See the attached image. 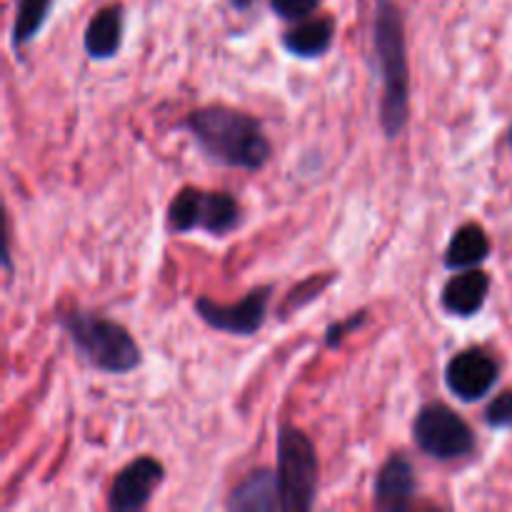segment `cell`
I'll return each mask as SVG.
<instances>
[{
    "label": "cell",
    "instance_id": "6da1fadb",
    "mask_svg": "<svg viewBox=\"0 0 512 512\" xmlns=\"http://www.w3.org/2000/svg\"><path fill=\"white\" fill-rule=\"evenodd\" d=\"M185 128L213 163L235 170H260L268 165L270 140L263 123L245 110L225 105H205L193 110Z\"/></svg>",
    "mask_w": 512,
    "mask_h": 512
},
{
    "label": "cell",
    "instance_id": "7a4b0ae2",
    "mask_svg": "<svg viewBox=\"0 0 512 512\" xmlns=\"http://www.w3.org/2000/svg\"><path fill=\"white\" fill-rule=\"evenodd\" d=\"M373 48L383 80L380 125L385 138L395 140L410 118V65L405 45V20L395 0H375Z\"/></svg>",
    "mask_w": 512,
    "mask_h": 512
},
{
    "label": "cell",
    "instance_id": "3957f363",
    "mask_svg": "<svg viewBox=\"0 0 512 512\" xmlns=\"http://www.w3.org/2000/svg\"><path fill=\"white\" fill-rule=\"evenodd\" d=\"M60 325L68 333L75 353L108 375H125L143 363L140 345L128 328L90 310H70L60 315Z\"/></svg>",
    "mask_w": 512,
    "mask_h": 512
},
{
    "label": "cell",
    "instance_id": "277c9868",
    "mask_svg": "<svg viewBox=\"0 0 512 512\" xmlns=\"http://www.w3.org/2000/svg\"><path fill=\"white\" fill-rule=\"evenodd\" d=\"M278 478L283 488V510L305 512L318 498L320 465L315 445L303 430L283 425L278 433Z\"/></svg>",
    "mask_w": 512,
    "mask_h": 512
},
{
    "label": "cell",
    "instance_id": "5b68a950",
    "mask_svg": "<svg viewBox=\"0 0 512 512\" xmlns=\"http://www.w3.org/2000/svg\"><path fill=\"white\" fill-rule=\"evenodd\" d=\"M238 200L230 193H210V190L183 188L168 208V228L173 233H190L205 230L208 235L223 238L240 225Z\"/></svg>",
    "mask_w": 512,
    "mask_h": 512
},
{
    "label": "cell",
    "instance_id": "8992f818",
    "mask_svg": "<svg viewBox=\"0 0 512 512\" xmlns=\"http://www.w3.org/2000/svg\"><path fill=\"white\" fill-rule=\"evenodd\" d=\"M413 440L428 458L450 463L475 453L473 428L445 403H428L413 420Z\"/></svg>",
    "mask_w": 512,
    "mask_h": 512
},
{
    "label": "cell",
    "instance_id": "52a82bcc",
    "mask_svg": "<svg viewBox=\"0 0 512 512\" xmlns=\"http://www.w3.org/2000/svg\"><path fill=\"white\" fill-rule=\"evenodd\" d=\"M270 298H273V285H263V288L250 290L240 303L230 305L218 303V300L203 295V298L195 300V313H198L200 320H203L205 325H210L213 330L250 338V335H255L265 325Z\"/></svg>",
    "mask_w": 512,
    "mask_h": 512
},
{
    "label": "cell",
    "instance_id": "ba28073f",
    "mask_svg": "<svg viewBox=\"0 0 512 512\" xmlns=\"http://www.w3.org/2000/svg\"><path fill=\"white\" fill-rule=\"evenodd\" d=\"M500 365L490 353L468 348L455 355L445 368V385L460 403H478L498 385Z\"/></svg>",
    "mask_w": 512,
    "mask_h": 512
},
{
    "label": "cell",
    "instance_id": "9c48e42d",
    "mask_svg": "<svg viewBox=\"0 0 512 512\" xmlns=\"http://www.w3.org/2000/svg\"><path fill=\"white\" fill-rule=\"evenodd\" d=\"M165 480L163 463L155 458H138L118 470L108 493V508L113 512H138L148 508L158 485Z\"/></svg>",
    "mask_w": 512,
    "mask_h": 512
},
{
    "label": "cell",
    "instance_id": "30bf717a",
    "mask_svg": "<svg viewBox=\"0 0 512 512\" xmlns=\"http://www.w3.org/2000/svg\"><path fill=\"white\" fill-rule=\"evenodd\" d=\"M418 493V478L408 455L393 453L375 475L373 498L375 508L385 512H403L413 505Z\"/></svg>",
    "mask_w": 512,
    "mask_h": 512
},
{
    "label": "cell",
    "instance_id": "8fae6325",
    "mask_svg": "<svg viewBox=\"0 0 512 512\" xmlns=\"http://www.w3.org/2000/svg\"><path fill=\"white\" fill-rule=\"evenodd\" d=\"M490 293V275L483 273L480 268L460 270L453 278L445 283L443 293H440V303H443L445 313L455 315V318H473L488 303Z\"/></svg>",
    "mask_w": 512,
    "mask_h": 512
},
{
    "label": "cell",
    "instance_id": "7c38bea8",
    "mask_svg": "<svg viewBox=\"0 0 512 512\" xmlns=\"http://www.w3.org/2000/svg\"><path fill=\"white\" fill-rule=\"evenodd\" d=\"M225 508L233 512H275L283 510V488L278 470H253L235 485Z\"/></svg>",
    "mask_w": 512,
    "mask_h": 512
},
{
    "label": "cell",
    "instance_id": "4fadbf2b",
    "mask_svg": "<svg viewBox=\"0 0 512 512\" xmlns=\"http://www.w3.org/2000/svg\"><path fill=\"white\" fill-rule=\"evenodd\" d=\"M125 10L123 5H105L90 18L83 35V48L90 60H113L123 45Z\"/></svg>",
    "mask_w": 512,
    "mask_h": 512
},
{
    "label": "cell",
    "instance_id": "5bb4252c",
    "mask_svg": "<svg viewBox=\"0 0 512 512\" xmlns=\"http://www.w3.org/2000/svg\"><path fill=\"white\" fill-rule=\"evenodd\" d=\"M335 40V20L330 15L305 18L283 33V48L303 60H315L330 50Z\"/></svg>",
    "mask_w": 512,
    "mask_h": 512
},
{
    "label": "cell",
    "instance_id": "9a60e30c",
    "mask_svg": "<svg viewBox=\"0 0 512 512\" xmlns=\"http://www.w3.org/2000/svg\"><path fill=\"white\" fill-rule=\"evenodd\" d=\"M490 258V238L478 223H465L450 238L448 250H445L443 265L448 270H470L480 268Z\"/></svg>",
    "mask_w": 512,
    "mask_h": 512
},
{
    "label": "cell",
    "instance_id": "2e32d148",
    "mask_svg": "<svg viewBox=\"0 0 512 512\" xmlns=\"http://www.w3.org/2000/svg\"><path fill=\"white\" fill-rule=\"evenodd\" d=\"M50 10H53V0H18L13 30H10V40H13L15 50L25 48V45L38 38L45 20L50 18Z\"/></svg>",
    "mask_w": 512,
    "mask_h": 512
},
{
    "label": "cell",
    "instance_id": "e0dca14e",
    "mask_svg": "<svg viewBox=\"0 0 512 512\" xmlns=\"http://www.w3.org/2000/svg\"><path fill=\"white\" fill-rule=\"evenodd\" d=\"M323 0H270V8L285 23H300L320 8Z\"/></svg>",
    "mask_w": 512,
    "mask_h": 512
},
{
    "label": "cell",
    "instance_id": "ac0fdd59",
    "mask_svg": "<svg viewBox=\"0 0 512 512\" xmlns=\"http://www.w3.org/2000/svg\"><path fill=\"white\" fill-rule=\"evenodd\" d=\"M365 323H368V313H365V310H358V313L348 315L345 320H338V323H333L325 330V345H328V348H338L348 335L358 333Z\"/></svg>",
    "mask_w": 512,
    "mask_h": 512
},
{
    "label": "cell",
    "instance_id": "d6986e66",
    "mask_svg": "<svg viewBox=\"0 0 512 512\" xmlns=\"http://www.w3.org/2000/svg\"><path fill=\"white\" fill-rule=\"evenodd\" d=\"M485 423L495 430L512 428V390L498 395V398L488 405V410H485Z\"/></svg>",
    "mask_w": 512,
    "mask_h": 512
},
{
    "label": "cell",
    "instance_id": "ffe728a7",
    "mask_svg": "<svg viewBox=\"0 0 512 512\" xmlns=\"http://www.w3.org/2000/svg\"><path fill=\"white\" fill-rule=\"evenodd\" d=\"M230 3H233L235 10H248V8H253L255 0H230Z\"/></svg>",
    "mask_w": 512,
    "mask_h": 512
},
{
    "label": "cell",
    "instance_id": "44dd1931",
    "mask_svg": "<svg viewBox=\"0 0 512 512\" xmlns=\"http://www.w3.org/2000/svg\"><path fill=\"white\" fill-rule=\"evenodd\" d=\"M508 143H510V148H512V125H510V130H508Z\"/></svg>",
    "mask_w": 512,
    "mask_h": 512
}]
</instances>
